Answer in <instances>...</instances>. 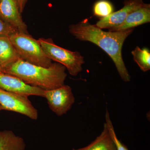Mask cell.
<instances>
[{
	"label": "cell",
	"instance_id": "obj_1",
	"mask_svg": "<svg viewBox=\"0 0 150 150\" xmlns=\"http://www.w3.org/2000/svg\"><path fill=\"white\" fill-rule=\"evenodd\" d=\"M133 30L131 28L106 32L96 25L91 24L88 19L71 25L69 27L70 33L75 38L81 41L91 42L107 53L114 62L122 80L125 82L129 81L131 77L123 61L122 47L126 38Z\"/></svg>",
	"mask_w": 150,
	"mask_h": 150
},
{
	"label": "cell",
	"instance_id": "obj_2",
	"mask_svg": "<svg viewBox=\"0 0 150 150\" xmlns=\"http://www.w3.org/2000/svg\"><path fill=\"white\" fill-rule=\"evenodd\" d=\"M66 70L64 66L57 62L45 67L20 59L5 68L3 72L19 78L28 85L47 91L65 85L67 77Z\"/></svg>",
	"mask_w": 150,
	"mask_h": 150
},
{
	"label": "cell",
	"instance_id": "obj_3",
	"mask_svg": "<svg viewBox=\"0 0 150 150\" xmlns=\"http://www.w3.org/2000/svg\"><path fill=\"white\" fill-rule=\"evenodd\" d=\"M21 59L30 64L48 67L53 64L37 40L29 34L18 32L9 37Z\"/></svg>",
	"mask_w": 150,
	"mask_h": 150
},
{
	"label": "cell",
	"instance_id": "obj_4",
	"mask_svg": "<svg viewBox=\"0 0 150 150\" xmlns=\"http://www.w3.org/2000/svg\"><path fill=\"white\" fill-rule=\"evenodd\" d=\"M37 40L48 58L64 66L70 75L76 76L82 71L85 62L79 52L62 48L51 38H40Z\"/></svg>",
	"mask_w": 150,
	"mask_h": 150
},
{
	"label": "cell",
	"instance_id": "obj_5",
	"mask_svg": "<svg viewBox=\"0 0 150 150\" xmlns=\"http://www.w3.org/2000/svg\"><path fill=\"white\" fill-rule=\"evenodd\" d=\"M28 97L0 88V105L4 110L18 112L36 120L38 113Z\"/></svg>",
	"mask_w": 150,
	"mask_h": 150
},
{
	"label": "cell",
	"instance_id": "obj_6",
	"mask_svg": "<svg viewBox=\"0 0 150 150\" xmlns=\"http://www.w3.org/2000/svg\"><path fill=\"white\" fill-rule=\"evenodd\" d=\"M43 97L47 100L50 109L58 116L66 114L75 102L71 88L65 84L59 88L44 91Z\"/></svg>",
	"mask_w": 150,
	"mask_h": 150
},
{
	"label": "cell",
	"instance_id": "obj_7",
	"mask_svg": "<svg viewBox=\"0 0 150 150\" xmlns=\"http://www.w3.org/2000/svg\"><path fill=\"white\" fill-rule=\"evenodd\" d=\"M146 4L143 0H126L122 8L112 12L107 17L100 18L96 25L102 29L108 28L109 30L117 27L123 22L131 13Z\"/></svg>",
	"mask_w": 150,
	"mask_h": 150
},
{
	"label": "cell",
	"instance_id": "obj_8",
	"mask_svg": "<svg viewBox=\"0 0 150 150\" xmlns=\"http://www.w3.org/2000/svg\"><path fill=\"white\" fill-rule=\"evenodd\" d=\"M21 13L17 0H0V18L19 32L29 34Z\"/></svg>",
	"mask_w": 150,
	"mask_h": 150
},
{
	"label": "cell",
	"instance_id": "obj_9",
	"mask_svg": "<svg viewBox=\"0 0 150 150\" xmlns=\"http://www.w3.org/2000/svg\"><path fill=\"white\" fill-rule=\"evenodd\" d=\"M0 88L26 96L43 97L44 90L28 85L19 78L6 73H0Z\"/></svg>",
	"mask_w": 150,
	"mask_h": 150
},
{
	"label": "cell",
	"instance_id": "obj_10",
	"mask_svg": "<svg viewBox=\"0 0 150 150\" xmlns=\"http://www.w3.org/2000/svg\"><path fill=\"white\" fill-rule=\"evenodd\" d=\"M150 22V6L149 4H146L129 14L120 25L109 30L110 31L126 30Z\"/></svg>",
	"mask_w": 150,
	"mask_h": 150
},
{
	"label": "cell",
	"instance_id": "obj_11",
	"mask_svg": "<svg viewBox=\"0 0 150 150\" xmlns=\"http://www.w3.org/2000/svg\"><path fill=\"white\" fill-rule=\"evenodd\" d=\"M21 59L9 38L0 36V66L3 71L6 67Z\"/></svg>",
	"mask_w": 150,
	"mask_h": 150
},
{
	"label": "cell",
	"instance_id": "obj_12",
	"mask_svg": "<svg viewBox=\"0 0 150 150\" xmlns=\"http://www.w3.org/2000/svg\"><path fill=\"white\" fill-rule=\"evenodd\" d=\"M26 144L23 138L11 130L0 131V150H25Z\"/></svg>",
	"mask_w": 150,
	"mask_h": 150
},
{
	"label": "cell",
	"instance_id": "obj_13",
	"mask_svg": "<svg viewBox=\"0 0 150 150\" xmlns=\"http://www.w3.org/2000/svg\"><path fill=\"white\" fill-rule=\"evenodd\" d=\"M72 150H117V149L107 125L105 123L102 133L89 145L85 147L74 149Z\"/></svg>",
	"mask_w": 150,
	"mask_h": 150
},
{
	"label": "cell",
	"instance_id": "obj_14",
	"mask_svg": "<svg viewBox=\"0 0 150 150\" xmlns=\"http://www.w3.org/2000/svg\"><path fill=\"white\" fill-rule=\"evenodd\" d=\"M131 54L134 57V62L144 72L150 70V52L146 48L141 49L139 46L132 51Z\"/></svg>",
	"mask_w": 150,
	"mask_h": 150
},
{
	"label": "cell",
	"instance_id": "obj_15",
	"mask_svg": "<svg viewBox=\"0 0 150 150\" xmlns=\"http://www.w3.org/2000/svg\"><path fill=\"white\" fill-rule=\"evenodd\" d=\"M113 11L112 4L106 0L98 1L96 3L93 7L94 15L102 18L110 15Z\"/></svg>",
	"mask_w": 150,
	"mask_h": 150
},
{
	"label": "cell",
	"instance_id": "obj_16",
	"mask_svg": "<svg viewBox=\"0 0 150 150\" xmlns=\"http://www.w3.org/2000/svg\"><path fill=\"white\" fill-rule=\"evenodd\" d=\"M105 123L107 125L108 129L110 132V136L114 141L116 145L117 150H129L127 146L118 139V137L115 134V130L113 128L112 121L110 120V115L107 108L106 109L105 115Z\"/></svg>",
	"mask_w": 150,
	"mask_h": 150
},
{
	"label": "cell",
	"instance_id": "obj_17",
	"mask_svg": "<svg viewBox=\"0 0 150 150\" xmlns=\"http://www.w3.org/2000/svg\"><path fill=\"white\" fill-rule=\"evenodd\" d=\"M18 32L19 31L16 28L4 21L0 18V36L9 37Z\"/></svg>",
	"mask_w": 150,
	"mask_h": 150
},
{
	"label": "cell",
	"instance_id": "obj_18",
	"mask_svg": "<svg viewBox=\"0 0 150 150\" xmlns=\"http://www.w3.org/2000/svg\"><path fill=\"white\" fill-rule=\"evenodd\" d=\"M28 0H17L21 13L23 12Z\"/></svg>",
	"mask_w": 150,
	"mask_h": 150
},
{
	"label": "cell",
	"instance_id": "obj_19",
	"mask_svg": "<svg viewBox=\"0 0 150 150\" xmlns=\"http://www.w3.org/2000/svg\"><path fill=\"white\" fill-rule=\"evenodd\" d=\"M3 72V69L1 66H0V73Z\"/></svg>",
	"mask_w": 150,
	"mask_h": 150
},
{
	"label": "cell",
	"instance_id": "obj_20",
	"mask_svg": "<svg viewBox=\"0 0 150 150\" xmlns=\"http://www.w3.org/2000/svg\"><path fill=\"white\" fill-rule=\"evenodd\" d=\"M2 110H4V109H3V108L2 107L1 105H0V111Z\"/></svg>",
	"mask_w": 150,
	"mask_h": 150
}]
</instances>
